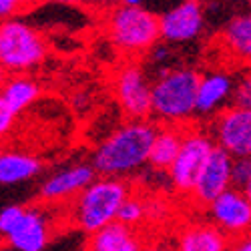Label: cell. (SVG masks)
Here are the masks:
<instances>
[{
  "label": "cell",
  "mask_w": 251,
  "mask_h": 251,
  "mask_svg": "<svg viewBox=\"0 0 251 251\" xmlns=\"http://www.w3.org/2000/svg\"><path fill=\"white\" fill-rule=\"evenodd\" d=\"M157 127L149 121H129L121 125L104 139L95 155L91 167L99 177L123 179L147 165L151 143Z\"/></svg>",
  "instance_id": "1"
},
{
  "label": "cell",
  "mask_w": 251,
  "mask_h": 251,
  "mask_svg": "<svg viewBox=\"0 0 251 251\" xmlns=\"http://www.w3.org/2000/svg\"><path fill=\"white\" fill-rule=\"evenodd\" d=\"M133 193L131 185L123 179L97 177L87 189H82L71 205V221L87 233H95L117 221L121 205Z\"/></svg>",
  "instance_id": "2"
},
{
  "label": "cell",
  "mask_w": 251,
  "mask_h": 251,
  "mask_svg": "<svg viewBox=\"0 0 251 251\" xmlns=\"http://www.w3.org/2000/svg\"><path fill=\"white\" fill-rule=\"evenodd\" d=\"M199 73L187 67L163 69L151 82V115L165 125H179L195 115Z\"/></svg>",
  "instance_id": "3"
},
{
  "label": "cell",
  "mask_w": 251,
  "mask_h": 251,
  "mask_svg": "<svg viewBox=\"0 0 251 251\" xmlns=\"http://www.w3.org/2000/svg\"><path fill=\"white\" fill-rule=\"evenodd\" d=\"M107 32L123 52H149L159 40V16L145 8L141 0H125L109 12Z\"/></svg>",
  "instance_id": "4"
},
{
  "label": "cell",
  "mask_w": 251,
  "mask_h": 251,
  "mask_svg": "<svg viewBox=\"0 0 251 251\" xmlns=\"http://www.w3.org/2000/svg\"><path fill=\"white\" fill-rule=\"evenodd\" d=\"M47 40L32 25L10 18L0 23V69L4 73H26L45 62Z\"/></svg>",
  "instance_id": "5"
},
{
  "label": "cell",
  "mask_w": 251,
  "mask_h": 251,
  "mask_svg": "<svg viewBox=\"0 0 251 251\" xmlns=\"http://www.w3.org/2000/svg\"><path fill=\"white\" fill-rule=\"evenodd\" d=\"M213 149H215V143L207 131L185 127L181 149H179L173 165L167 169L171 187L177 193L191 195L193 187L197 183V177L203 171V167H205L209 155L213 153Z\"/></svg>",
  "instance_id": "6"
},
{
  "label": "cell",
  "mask_w": 251,
  "mask_h": 251,
  "mask_svg": "<svg viewBox=\"0 0 251 251\" xmlns=\"http://www.w3.org/2000/svg\"><path fill=\"white\" fill-rule=\"evenodd\" d=\"M211 139L215 147L233 159H249L251 155V111L227 107L213 119Z\"/></svg>",
  "instance_id": "7"
},
{
  "label": "cell",
  "mask_w": 251,
  "mask_h": 251,
  "mask_svg": "<svg viewBox=\"0 0 251 251\" xmlns=\"http://www.w3.org/2000/svg\"><path fill=\"white\" fill-rule=\"evenodd\" d=\"M115 97L131 121L151 117V80L139 65H125L115 76Z\"/></svg>",
  "instance_id": "8"
},
{
  "label": "cell",
  "mask_w": 251,
  "mask_h": 251,
  "mask_svg": "<svg viewBox=\"0 0 251 251\" xmlns=\"http://www.w3.org/2000/svg\"><path fill=\"white\" fill-rule=\"evenodd\" d=\"M209 215H211L209 223L215 225L223 235L235 239L249 235L247 229L251 225V201L247 195L235 189H227L209 203Z\"/></svg>",
  "instance_id": "9"
},
{
  "label": "cell",
  "mask_w": 251,
  "mask_h": 251,
  "mask_svg": "<svg viewBox=\"0 0 251 251\" xmlns=\"http://www.w3.org/2000/svg\"><path fill=\"white\" fill-rule=\"evenodd\" d=\"M205 26L203 4L187 0L159 16V38L165 43H189L195 40Z\"/></svg>",
  "instance_id": "10"
},
{
  "label": "cell",
  "mask_w": 251,
  "mask_h": 251,
  "mask_svg": "<svg viewBox=\"0 0 251 251\" xmlns=\"http://www.w3.org/2000/svg\"><path fill=\"white\" fill-rule=\"evenodd\" d=\"M16 251H43L50 241V219L40 207H23L4 237Z\"/></svg>",
  "instance_id": "11"
},
{
  "label": "cell",
  "mask_w": 251,
  "mask_h": 251,
  "mask_svg": "<svg viewBox=\"0 0 251 251\" xmlns=\"http://www.w3.org/2000/svg\"><path fill=\"white\" fill-rule=\"evenodd\" d=\"M231 165L233 157H229L225 151L215 147L197 177L191 197L201 205H209L221 193L231 189Z\"/></svg>",
  "instance_id": "12"
},
{
  "label": "cell",
  "mask_w": 251,
  "mask_h": 251,
  "mask_svg": "<svg viewBox=\"0 0 251 251\" xmlns=\"http://www.w3.org/2000/svg\"><path fill=\"white\" fill-rule=\"evenodd\" d=\"M95 179H97V173L89 163L65 167V169L56 171L43 183V187H40V199L49 201V203L75 199L82 189H87Z\"/></svg>",
  "instance_id": "13"
},
{
  "label": "cell",
  "mask_w": 251,
  "mask_h": 251,
  "mask_svg": "<svg viewBox=\"0 0 251 251\" xmlns=\"http://www.w3.org/2000/svg\"><path fill=\"white\" fill-rule=\"evenodd\" d=\"M235 82L225 71H211L199 76L197 97H195V113L211 117L225 109L231 100Z\"/></svg>",
  "instance_id": "14"
},
{
  "label": "cell",
  "mask_w": 251,
  "mask_h": 251,
  "mask_svg": "<svg viewBox=\"0 0 251 251\" xmlns=\"http://www.w3.org/2000/svg\"><path fill=\"white\" fill-rule=\"evenodd\" d=\"M227 235H223L209 221H191L179 229V235L173 243L175 251H229Z\"/></svg>",
  "instance_id": "15"
},
{
  "label": "cell",
  "mask_w": 251,
  "mask_h": 251,
  "mask_svg": "<svg viewBox=\"0 0 251 251\" xmlns=\"http://www.w3.org/2000/svg\"><path fill=\"white\" fill-rule=\"evenodd\" d=\"M143 245L145 237L141 229L113 221L89 237L87 251H141Z\"/></svg>",
  "instance_id": "16"
},
{
  "label": "cell",
  "mask_w": 251,
  "mask_h": 251,
  "mask_svg": "<svg viewBox=\"0 0 251 251\" xmlns=\"http://www.w3.org/2000/svg\"><path fill=\"white\" fill-rule=\"evenodd\" d=\"M43 171V161L26 151H0V185H14L36 177Z\"/></svg>",
  "instance_id": "17"
},
{
  "label": "cell",
  "mask_w": 251,
  "mask_h": 251,
  "mask_svg": "<svg viewBox=\"0 0 251 251\" xmlns=\"http://www.w3.org/2000/svg\"><path fill=\"white\" fill-rule=\"evenodd\" d=\"M183 135H185V127H181V125H163L161 129L155 131L151 151H149V161H147L153 169L167 171L173 165L181 149Z\"/></svg>",
  "instance_id": "18"
},
{
  "label": "cell",
  "mask_w": 251,
  "mask_h": 251,
  "mask_svg": "<svg viewBox=\"0 0 251 251\" xmlns=\"http://www.w3.org/2000/svg\"><path fill=\"white\" fill-rule=\"evenodd\" d=\"M38 97H40L38 82L30 76H25V75L6 78L4 85L0 87V99L6 102V107L16 117L23 111H26Z\"/></svg>",
  "instance_id": "19"
},
{
  "label": "cell",
  "mask_w": 251,
  "mask_h": 251,
  "mask_svg": "<svg viewBox=\"0 0 251 251\" xmlns=\"http://www.w3.org/2000/svg\"><path fill=\"white\" fill-rule=\"evenodd\" d=\"M223 47L225 50L237 60L247 62L251 56V16L237 14L225 25L223 32Z\"/></svg>",
  "instance_id": "20"
},
{
  "label": "cell",
  "mask_w": 251,
  "mask_h": 251,
  "mask_svg": "<svg viewBox=\"0 0 251 251\" xmlns=\"http://www.w3.org/2000/svg\"><path fill=\"white\" fill-rule=\"evenodd\" d=\"M147 219V209H145V199L139 195H129L125 199V203L121 205L119 213H117V221L127 225V227H135L139 229V225Z\"/></svg>",
  "instance_id": "21"
},
{
  "label": "cell",
  "mask_w": 251,
  "mask_h": 251,
  "mask_svg": "<svg viewBox=\"0 0 251 251\" xmlns=\"http://www.w3.org/2000/svg\"><path fill=\"white\" fill-rule=\"evenodd\" d=\"M231 189L249 197V193H251V161L249 159H233Z\"/></svg>",
  "instance_id": "22"
},
{
  "label": "cell",
  "mask_w": 251,
  "mask_h": 251,
  "mask_svg": "<svg viewBox=\"0 0 251 251\" xmlns=\"http://www.w3.org/2000/svg\"><path fill=\"white\" fill-rule=\"evenodd\" d=\"M231 100H233L231 107L243 109V111H251V78H249V75H245L233 87Z\"/></svg>",
  "instance_id": "23"
},
{
  "label": "cell",
  "mask_w": 251,
  "mask_h": 251,
  "mask_svg": "<svg viewBox=\"0 0 251 251\" xmlns=\"http://www.w3.org/2000/svg\"><path fill=\"white\" fill-rule=\"evenodd\" d=\"M14 123H16V115L6 107V102L0 99V139H4L14 129Z\"/></svg>",
  "instance_id": "24"
},
{
  "label": "cell",
  "mask_w": 251,
  "mask_h": 251,
  "mask_svg": "<svg viewBox=\"0 0 251 251\" xmlns=\"http://www.w3.org/2000/svg\"><path fill=\"white\" fill-rule=\"evenodd\" d=\"M23 6L25 4L16 2V0H0V23L14 18V14H18Z\"/></svg>",
  "instance_id": "25"
},
{
  "label": "cell",
  "mask_w": 251,
  "mask_h": 251,
  "mask_svg": "<svg viewBox=\"0 0 251 251\" xmlns=\"http://www.w3.org/2000/svg\"><path fill=\"white\" fill-rule=\"evenodd\" d=\"M141 251H175V249H173V243L165 239H151V241H145Z\"/></svg>",
  "instance_id": "26"
},
{
  "label": "cell",
  "mask_w": 251,
  "mask_h": 251,
  "mask_svg": "<svg viewBox=\"0 0 251 251\" xmlns=\"http://www.w3.org/2000/svg\"><path fill=\"white\" fill-rule=\"evenodd\" d=\"M229 251H251V241H249V235L237 237L233 245H229Z\"/></svg>",
  "instance_id": "27"
},
{
  "label": "cell",
  "mask_w": 251,
  "mask_h": 251,
  "mask_svg": "<svg viewBox=\"0 0 251 251\" xmlns=\"http://www.w3.org/2000/svg\"><path fill=\"white\" fill-rule=\"evenodd\" d=\"M4 80H6V73H4L2 69H0V87L4 85Z\"/></svg>",
  "instance_id": "28"
}]
</instances>
